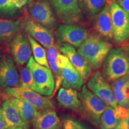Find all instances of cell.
Instances as JSON below:
<instances>
[{"instance_id": "obj_1", "label": "cell", "mask_w": 129, "mask_h": 129, "mask_svg": "<svg viewBox=\"0 0 129 129\" xmlns=\"http://www.w3.org/2000/svg\"><path fill=\"white\" fill-rule=\"evenodd\" d=\"M112 44L99 35H89L78 47V54L84 59L91 69L96 70L104 63L112 49Z\"/></svg>"}, {"instance_id": "obj_2", "label": "cell", "mask_w": 129, "mask_h": 129, "mask_svg": "<svg viewBox=\"0 0 129 129\" xmlns=\"http://www.w3.org/2000/svg\"><path fill=\"white\" fill-rule=\"evenodd\" d=\"M80 91L78 98L81 102L79 110L81 115L90 124L98 127L101 115L108 105L91 92L86 85H83Z\"/></svg>"}, {"instance_id": "obj_3", "label": "cell", "mask_w": 129, "mask_h": 129, "mask_svg": "<svg viewBox=\"0 0 129 129\" xmlns=\"http://www.w3.org/2000/svg\"><path fill=\"white\" fill-rule=\"evenodd\" d=\"M103 75L108 82H113L129 74V58L120 48H113L103 63Z\"/></svg>"}, {"instance_id": "obj_4", "label": "cell", "mask_w": 129, "mask_h": 129, "mask_svg": "<svg viewBox=\"0 0 129 129\" xmlns=\"http://www.w3.org/2000/svg\"><path fill=\"white\" fill-rule=\"evenodd\" d=\"M26 66L32 73L37 93L43 96H51L55 88V81L50 69L37 63L33 56L29 59Z\"/></svg>"}, {"instance_id": "obj_5", "label": "cell", "mask_w": 129, "mask_h": 129, "mask_svg": "<svg viewBox=\"0 0 129 129\" xmlns=\"http://www.w3.org/2000/svg\"><path fill=\"white\" fill-rule=\"evenodd\" d=\"M114 40L117 44H127L129 40V14L121 8L117 3L111 4Z\"/></svg>"}, {"instance_id": "obj_6", "label": "cell", "mask_w": 129, "mask_h": 129, "mask_svg": "<svg viewBox=\"0 0 129 129\" xmlns=\"http://www.w3.org/2000/svg\"><path fill=\"white\" fill-rule=\"evenodd\" d=\"M51 7L61 22L71 25L80 22L83 13L78 0H49Z\"/></svg>"}, {"instance_id": "obj_7", "label": "cell", "mask_w": 129, "mask_h": 129, "mask_svg": "<svg viewBox=\"0 0 129 129\" xmlns=\"http://www.w3.org/2000/svg\"><path fill=\"white\" fill-rule=\"evenodd\" d=\"M5 91L7 94L13 98H18L27 102L39 111L54 109V105L49 98L43 96V95L29 88L19 86L6 88Z\"/></svg>"}, {"instance_id": "obj_8", "label": "cell", "mask_w": 129, "mask_h": 129, "mask_svg": "<svg viewBox=\"0 0 129 129\" xmlns=\"http://www.w3.org/2000/svg\"><path fill=\"white\" fill-rule=\"evenodd\" d=\"M56 64L62 73V84L63 87L71 88L80 91L83 86V78L78 71L69 62L68 59L59 52L56 57Z\"/></svg>"}, {"instance_id": "obj_9", "label": "cell", "mask_w": 129, "mask_h": 129, "mask_svg": "<svg viewBox=\"0 0 129 129\" xmlns=\"http://www.w3.org/2000/svg\"><path fill=\"white\" fill-rule=\"evenodd\" d=\"M87 87L108 106L114 108L118 106L112 88L101 72L96 71L88 79Z\"/></svg>"}, {"instance_id": "obj_10", "label": "cell", "mask_w": 129, "mask_h": 129, "mask_svg": "<svg viewBox=\"0 0 129 129\" xmlns=\"http://www.w3.org/2000/svg\"><path fill=\"white\" fill-rule=\"evenodd\" d=\"M30 18L46 28H51L56 24V16L47 0L32 1L29 7Z\"/></svg>"}, {"instance_id": "obj_11", "label": "cell", "mask_w": 129, "mask_h": 129, "mask_svg": "<svg viewBox=\"0 0 129 129\" xmlns=\"http://www.w3.org/2000/svg\"><path fill=\"white\" fill-rule=\"evenodd\" d=\"M89 36V32L85 28L74 25H62L56 32L58 43H67L79 47Z\"/></svg>"}, {"instance_id": "obj_12", "label": "cell", "mask_w": 129, "mask_h": 129, "mask_svg": "<svg viewBox=\"0 0 129 129\" xmlns=\"http://www.w3.org/2000/svg\"><path fill=\"white\" fill-rule=\"evenodd\" d=\"M20 26L28 35L47 49L54 45V38L52 32L31 18L24 19L21 22Z\"/></svg>"}, {"instance_id": "obj_13", "label": "cell", "mask_w": 129, "mask_h": 129, "mask_svg": "<svg viewBox=\"0 0 129 129\" xmlns=\"http://www.w3.org/2000/svg\"><path fill=\"white\" fill-rule=\"evenodd\" d=\"M0 86L4 88L20 86V76L12 57L0 59Z\"/></svg>"}, {"instance_id": "obj_14", "label": "cell", "mask_w": 129, "mask_h": 129, "mask_svg": "<svg viewBox=\"0 0 129 129\" xmlns=\"http://www.w3.org/2000/svg\"><path fill=\"white\" fill-rule=\"evenodd\" d=\"M57 46L59 50L68 59L69 62L80 74L84 81H87L91 76V68L78 54L74 46L67 43H60Z\"/></svg>"}, {"instance_id": "obj_15", "label": "cell", "mask_w": 129, "mask_h": 129, "mask_svg": "<svg viewBox=\"0 0 129 129\" xmlns=\"http://www.w3.org/2000/svg\"><path fill=\"white\" fill-rule=\"evenodd\" d=\"M11 51L14 60L18 65L23 66L28 63L32 54L28 35L18 32L12 40Z\"/></svg>"}, {"instance_id": "obj_16", "label": "cell", "mask_w": 129, "mask_h": 129, "mask_svg": "<svg viewBox=\"0 0 129 129\" xmlns=\"http://www.w3.org/2000/svg\"><path fill=\"white\" fill-rule=\"evenodd\" d=\"M0 112L6 122V129H29L30 125L22 119L10 99L3 103Z\"/></svg>"}, {"instance_id": "obj_17", "label": "cell", "mask_w": 129, "mask_h": 129, "mask_svg": "<svg viewBox=\"0 0 129 129\" xmlns=\"http://www.w3.org/2000/svg\"><path fill=\"white\" fill-rule=\"evenodd\" d=\"M94 29L102 37L108 39H112L114 38L111 4H105L104 7L96 16Z\"/></svg>"}, {"instance_id": "obj_18", "label": "cell", "mask_w": 129, "mask_h": 129, "mask_svg": "<svg viewBox=\"0 0 129 129\" xmlns=\"http://www.w3.org/2000/svg\"><path fill=\"white\" fill-rule=\"evenodd\" d=\"M34 129H62L63 124L54 109L40 111L33 123Z\"/></svg>"}, {"instance_id": "obj_19", "label": "cell", "mask_w": 129, "mask_h": 129, "mask_svg": "<svg viewBox=\"0 0 129 129\" xmlns=\"http://www.w3.org/2000/svg\"><path fill=\"white\" fill-rule=\"evenodd\" d=\"M113 94L118 106L128 108L129 74L112 82Z\"/></svg>"}, {"instance_id": "obj_20", "label": "cell", "mask_w": 129, "mask_h": 129, "mask_svg": "<svg viewBox=\"0 0 129 129\" xmlns=\"http://www.w3.org/2000/svg\"><path fill=\"white\" fill-rule=\"evenodd\" d=\"M57 101L59 105L63 108L73 111L80 110L81 102L76 90L71 88H60L57 95Z\"/></svg>"}, {"instance_id": "obj_21", "label": "cell", "mask_w": 129, "mask_h": 129, "mask_svg": "<svg viewBox=\"0 0 129 129\" xmlns=\"http://www.w3.org/2000/svg\"><path fill=\"white\" fill-rule=\"evenodd\" d=\"M10 99L17 109L22 119L29 125L33 123L40 111L23 100L15 98H12Z\"/></svg>"}, {"instance_id": "obj_22", "label": "cell", "mask_w": 129, "mask_h": 129, "mask_svg": "<svg viewBox=\"0 0 129 129\" xmlns=\"http://www.w3.org/2000/svg\"><path fill=\"white\" fill-rule=\"evenodd\" d=\"M59 53L58 46L54 44V46L48 48L47 51V57L48 63L49 68L51 72H53V75L55 81V88L53 94H54L60 86L62 84V73L60 69L57 67L56 64V57L58 53Z\"/></svg>"}, {"instance_id": "obj_23", "label": "cell", "mask_w": 129, "mask_h": 129, "mask_svg": "<svg viewBox=\"0 0 129 129\" xmlns=\"http://www.w3.org/2000/svg\"><path fill=\"white\" fill-rule=\"evenodd\" d=\"M18 20L0 19V41L9 42L13 40L19 30Z\"/></svg>"}, {"instance_id": "obj_24", "label": "cell", "mask_w": 129, "mask_h": 129, "mask_svg": "<svg viewBox=\"0 0 129 129\" xmlns=\"http://www.w3.org/2000/svg\"><path fill=\"white\" fill-rule=\"evenodd\" d=\"M120 122L115 115L114 108L107 106L101 115L98 127L100 129H116Z\"/></svg>"}, {"instance_id": "obj_25", "label": "cell", "mask_w": 129, "mask_h": 129, "mask_svg": "<svg viewBox=\"0 0 129 129\" xmlns=\"http://www.w3.org/2000/svg\"><path fill=\"white\" fill-rule=\"evenodd\" d=\"M28 37L30 44V46H31L32 51L34 54L33 57L35 62L40 65L50 68L48 63L46 50L32 37L29 35H28Z\"/></svg>"}, {"instance_id": "obj_26", "label": "cell", "mask_w": 129, "mask_h": 129, "mask_svg": "<svg viewBox=\"0 0 129 129\" xmlns=\"http://www.w3.org/2000/svg\"><path fill=\"white\" fill-rule=\"evenodd\" d=\"M78 3L81 10L88 15L93 16L104 7L106 0H78Z\"/></svg>"}, {"instance_id": "obj_27", "label": "cell", "mask_w": 129, "mask_h": 129, "mask_svg": "<svg viewBox=\"0 0 129 129\" xmlns=\"http://www.w3.org/2000/svg\"><path fill=\"white\" fill-rule=\"evenodd\" d=\"M20 87L34 90L37 92V88L35 84L30 69L27 67H22L20 68Z\"/></svg>"}, {"instance_id": "obj_28", "label": "cell", "mask_w": 129, "mask_h": 129, "mask_svg": "<svg viewBox=\"0 0 129 129\" xmlns=\"http://www.w3.org/2000/svg\"><path fill=\"white\" fill-rule=\"evenodd\" d=\"M14 0H0V15L12 16L17 12Z\"/></svg>"}, {"instance_id": "obj_29", "label": "cell", "mask_w": 129, "mask_h": 129, "mask_svg": "<svg viewBox=\"0 0 129 129\" xmlns=\"http://www.w3.org/2000/svg\"><path fill=\"white\" fill-rule=\"evenodd\" d=\"M63 129H78L76 120L66 118L63 121Z\"/></svg>"}, {"instance_id": "obj_30", "label": "cell", "mask_w": 129, "mask_h": 129, "mask_svg": "<svg viewBox=\"0 0 129 129\" xmlns=\"http://www.w3.org/2000/svg\"><path fill=\"white\" fill-rule=\"evenodd\" d=\"M117 4L129 14V0H117Z\"/></svg>"}, {"instance_id": "obj_31", "label": "cell", "mask_w": 129, "mask_h": 129, "mask_svg": "<svg viewBox=\"0 0 129 129\" xmlns=\"http://www.w3.org/2000/svg\"><path fill=\"white\" fill-rule=\"evenodd\" d=\"M116 129H129V108H128V115L125 120L119 123Z\"/></svg>"}, {"instance_id": "obj_32", "label": "cell", "mask_w": 129, "mask_h": 129, "mask_svg": "<svg viewBox=\"0 0 129 129\" xmlns=\"http://www.w3.org/2000/svg\"><path fill=\"white\" fill-rule=\"evenodd\" d=\"M28 0H14V4L17 9H20L26 4Z\"/></svg>"}, {"instance_id": "obj_33", "label": "cell", "mask_w": 129, "mask_h": 129, "mask_svg": "<svg viewBox=\"0 0 129 129\" xmlns=\"http://www.w3.org/2000/svg\"><path fill=\"white\" fill-rule=\"evenodd\" d=\"M77 125L78 127V129H92L90 128V127H88V125H85V124H84L83 122L78 121H76Z\"/></svg>"}, {"instance_id": "obj_34", "label": "cell", "mask_w": 129, "mask_h": 129, "mask_svg": "<svg viewBox=\"0 0 129 129\" xmlns=\"http://www.w3.org/2000/svg\"><path fill=\"white\" fill-rule=\"evenodd\" d=\"M0 129H6V122H5L4 118L1 115V112H0Z\"/></svg>"}, {"instance_id": "obj_35", "label": "cell", "mask_w": 129, "mask_h": 129, "mask_svg": "<svg viewBox=\"0 0 129 129\" xmlns=\"http://www.w3.org/2000/svg\"><path fill=\"white\" fill-rule=\"evenodd\" d=\"M124 51L127 57L129 58V43L124 46Z\"/></svg>"}, {"instance_id": "obj_36", "label": "cell", "mask_w": 129, "mask_h": 129, "mask_svg": "<svg viewBox=\"0 0 129 129\" xmlns=\"http://www.w3.org/2000/svg\"><path fill=\"white\" fill-rule=\"evenodd\" d=\"M1 98H2V93H1V90H0V101L1 100Z\"/></svg>"}, {"instance_id": "obj_37", "label": "cell", "mask_w": 129, "mask_h": 129, "mask_svg": "<svg viewBox=\"0 0 129 129\" xmlns=\"http://www.w3.org/2000/svg\"><path fill=\"white\" fill-rule=\"evenodd\" d=\"M128 108H129V102H128Z\"/></svg>"}, {"instance_id": "obj_38", "label": "cell", "mask_w": 129, "mask_h": 129, "mask_svg": "<svg viewBox=\"0 0 129 129\" xmlns=\"http://www.w3.org/2000/svg\"><path fill=\"white\" fill-rule=\"evenodd\" d=\"M32 1H33V0H32Z\"/></svg>"}]
</instances>
